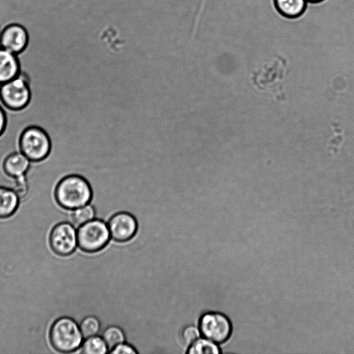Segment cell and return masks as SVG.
Returning a JSON list of instances; mask_svg holds the SVG:
<instances>
[{
  "label": "cell",
  "mask_w": 354,
  "mask_h": 354,
  "mask_svg": "<svg viewBox=\"0 0 354 354\" xmlns=\"http://www.w3.org/2000/svg\"><path fill=\"white\" fill-rule=\"evenodd\" d=\"M111 237L124 242L132 239L136 233L138 223L136 218L127 212L114 214L107 222Z\"/></svg>",
  "instance_id": "ba28073f"
},
{
  "label": "cell",
  "mask_w": 354,
  "mask_h": 354,
  "mask_svg": "<svg viewBox=\"0 0 354 354\" xmlns=\"http://www.w3.org/2000/svg\"><path fill=\"white\" fill-rule=\"evenodd\" d=\"M79 326L84 339L100 335L101 323L95 316H86L81 320Z\"/></svg>",
  "instance_id": "e0dca14e"
},
{
  "label": "cell",
  "mask_w": 354,
  "mask_h": 354,
  "mask_svg": "<svg viewBox=\"0 0 354 354\" xmlns=\"http://www.w3.org/2000/svg\"><path fill=\"white\" fill-rule=\"evenodd\" d=\"M19 151L32 162L45 160L51 150V141L47 133L37 126L26 127L19 140Z\"/></svg>",
  "instance_id": "3957f363"
},
{
  "label": "cell",
  "mask_w": 354,
  "mask_h": 354,
  "mask_svg": "<svg viewBox=\"0 0 354 354\" xmlns=\"http://www.w3.org/2000/svg\"><path fill=\"white\" fill-rule=\"evenodd\" d=\"M221 352L217 343L201 336L188 347L187 354H219Z\"/></svg>",
  "instance_id": "5bb4252c"
},
{
  "label": "cell",
  "mask_w": 354,
  "mask_h": 354,
  "mask_svg": "<svg viewBox=\"0 0 354 354\" xmlns=\"http://www.w3.org/2000/svg\"><path fill=\"white\" fill-rule=\"evenodd\" d=\"M109 354H138L136 349L127 342L120 343L109 352Z\"/></svg>",
  "instance_id": "44dd1931"
},
{
  "label": "cell",
  "mask_w": 354,
  "mask_h": 354,
  "mask_svg": "<svg viewBox=\"0 0 354 354\" xmlns=\"http://www.w3.org/2000/svg\"><path fill=\"white\" fill-rule=\"evenodd\" d=\"M100 335L106 344L109 351L118 344L126 342L124 330L116 325L106 327Z\"/></svg>",
  "instance_id": "2e32d148"
},
{
  "label": "cell",
  "mask_w": 354,
  "mask_h": 354,
  "mask_svg": "<svg viewBox=\"0 0 354 354\" xmlns=\"http://www.w3.org/2000/svg\"><path fill=\"white\" fill-rule=\"evenodd\" d=\"M95 209L92 205L87 204L75 209L72 213V221L77 226H80L95 218Z\"/></svg>",
  "instance_id": "ac0fdd59"
},
{
  "label": "cell",
  "mask_w": 354,
  "mask_h": 354,
  "mask_svg": "<svg viewBox=\"0 0 354 354\" xmlns=\"http://www.w3.org/2000/svg\"><path fill=\"white\" fill-rule=\"evenodd\" d=\"M30 95L28 83L19 75L0 86V100L6 109L12 111L26 108L30 102Z\"/></svg>",
  "instance_id": "8992f818"
},
{
  "label": "cell",
  "mask_w": 354,
  "mask_h": 354,
  "mask_svg": "<svg viewBox=\"0 0 354 354\" xmlns=\"http://www.w3.org/2000/svg\"><path fill=\"white\" fill-rule=\"evenodd\" d=\"M50 245L52 250L60 256L72 254L77 245V236L75 227L67 222L55 225L50 232Z\"/></svg>",
  "instance_id": "52a82bcc"
},
{
  "label": "cell",
  "mask_w": 354,
  "mask_h": 354,
  "mask_svg": "<svg viewBox=\"0 0 354 354\" xmlns=\"http://www.w3.org/2000/svg\"><path fill=\"white\" fill-rule=\"evenodd\" d=\"M54 194L59 205L66 209L74 210L91 202L93 191L84 177L71 174L58 181Z\"/></svg>",
  "instance_id": "6da1fadb"
},
{
  "label": "cell",
  "mask_w": 354,
  "mask_h": 354,
  "mask_svg": "<svg viewBox=\"0 0 354 354\" xmlns=\"http://www.w3.org/2000/svg\"><path fill=\"white\" fill-rule=\"evenodd\" d=\"M19 198L10 188L0 185V218H7L17 210Z\"/></svg>",
  "instance_id": "7c38bea8"
},
{
  "label": "cell",
  "mask_w": 354,
  "mask_h": 354,
  "mask_svg": "<svg viewBox=\"0 0 354 354\" xmlns=\"http://www.w3.org/2000/svg\"><path fill=\"white\" fill-rule=\"evenodd\" d=\"M19 198L25 197L29 190V183L26 175L13 178V182L10 187Z\"/></svg>",
  "instance_id": "ffe728a7"
},
{
  "label": "cell",
  "mask_w": 354,
  "mask_h": 354,
  "mask_svg": "<svg viewBox=\"0 0 354 354\" xmlns=\"http://www.w3.org/2000/svg\"><path fill=\"white\" fill-rule=\"evenodd\" d=\"M201 335L217 343L225 342L232 334V326L229 318L222 313L209 310L204 313L198 322Z\"/></svg>",
  "instance_id": "5b68a950"
},
{
  "label": "cell",
  "mask_w": 354,
  "mask_h": 354,
  "mask_svg": "<svg viewBox=\"0 0 354 354\" xmlns=\"http://www.w3.org/2000/svg\"><path fill=\"white\" fill-rule=\"evenodd\" d=\"M77 236L79 248L86 252L102 250L111 239L107 223L96 218L79 226Z\"/></svg>",
  "instance_id": "277c9868"
},
{
  "label": "cell",
  "mask_w": 354,
  "mask_h": 354,
  "mask_svg": "<svg viewBox=\"0 0 354 354\" xmlns=\"http://www.w3.org/2000/svg\"><path fill=\"white\" fill-rule=\"evenodd\" d=\"M80 353L84 354L109 353V348L100 335L85 338L80 346Z\"/></svg>",
  "instance_id": "9a60e30c"
},
{
  "label": "cell",
  "mask_w": 354,
  "mask_h": 354,
  "mask_svg": "<svg viewBox=\"0 0 354 354\" xmlns=\"http://www.w3.org/2000/svg\"><path fill=\"white\" fill-rule=\"evenodd\" d=\"M28 34L24 27L18 24L7 26L0 36V48L17 54L26 47Z\"/></svg>",
  "instance_id": "9c48e42d"
},
{
  "label": "cell",
  "mask_w": 354,
  "mask_h": 354,
  "mask_svg": "<svg viewBox=\"0 0 354 354\" xmlns=\"http://www.w3.org/2000/svg\"><path fill=\"white\" fill-rule=\"evenodd\" d=\"M50 339L54 348L62 353L75 351L84 341L77 322L68 317H61L53 323Z\"/></svg>",
  "instance_id": "7a4b0ae2"
},
{
  "label": "cell",
  "mask_w": 354,
  "mask_h": 354,
  "mask_svg": "<svg viewBox=\"0 0 354 354\" xmlns=\"http://www.w3.org/2000/svg\"><path fill=\"white\" fill-rule=\"evenodd\" d=\"M7 122L6 114L4 109L0 105V136L3 134Z\"/></svg>",
  "instance_id": "7402d4cb"
},
{
  "label": "cell",
  "mask_w": 354,
  "mask_h": 354,
  "mask_svg": "<svg viewBox=\"0 0 354 354\" xmlns=\"http://www.w3.org/2000/svg\"><path fill=\"white\" fill-rule=\"evenodd\" d=\"M201 336V333L198 326L194 324L186 326L181 333L183 343L187 347V348L192 343Z\"/></svg>",
  "instance_id": "d6986e66"
},
{
  "label": "cell",
  "mask_w": 354,
  "mask_h": 354,
  "mask_svg": "<svg viewBox=\"0 0 354 354\" xmlns=\"http://www.w3.org/2000/svg\"><path fill=\"white\" fill-rule=\"evenodd\" d=\"M19 64L16 55L0 48V84L6 83L19 74Z\"/></svg>",
  "instance_id": "8fae6325"
},
{
  "label": "cell",
  "mask_w": 354,
  "mask_h": 354,
  "mask_svg": "<svg viewBox=\"0 0 354 354\" xmlns=\"http://www.w3.org/2000/svg\"><path fill=\"white\" fill-rule=\"evenodd\" d=\"M30 160L21 151L8 154L3 160L2 168L4 174L14 178L26 175L30 167Z\"/></svg>",
  "instance_id": "30bf717a"
},
{
  "label": "cell",
  "mask_w": 354,
  "mask_h": 354,
  "mask_svg": "<svg viewBox=\"0 0 354 354\" xmlns=\"http://www.w3.org/2000/svg\"><path fill=\"white\" fill-rule=\"evenodd\" d=\"M277 11L287 18L301 16L306 8V0H274Z\"/></svg>",
  "instance_id": "4fadbf2b"
},
{
  "label": "cell",
  "mask_w": 354,
  "mask_h": 354,
  "mask_svg": "<svg viewBox=\"0 0 354 354\" xmlns=\"http://www.w3.org/2000/svg\"><path fill=\"white\" fill-rule=\"evenodd\" d=\"M306 1L308 2H310V3H319L324 0H306Z\"/></svg>",
  "instance_id": "603a6c76"
}]
</instances>
